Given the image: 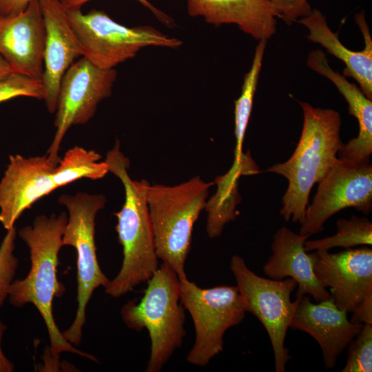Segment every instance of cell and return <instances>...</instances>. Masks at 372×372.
<instances>
[{"label":"cell","mask_w":372,"mask_h":372,"mask_svg":"<svg viewBox=\"0 0 372 372\" xmlns=\"http://www.w3.org/2000/svg\"><path fill=\"white\" fill-rule=\"evenodd\" d=\"M58 163L43 156L10 155L0 180V223L8 230L22 213L56 189L52 176Z\"/></svg>","instance_id":"13"},{"label":"cell","mask_w":372,"mask_h":372,"mask_svg":"<svg viewBox=\"0 0 372 372\" xmlns=\"http://www.w3.org/2000/svg\"><path fill=\"white\" fill-rule=\"evenodd\" d=\"M67 221L65 212L50 216L40 215L32 225L18 231L29 249L31 265L23 279L13 281L8 299L15 307L32 304L37 308L47 328L52 356L69 352L96 361L94 356L75 348L63 338L53 316L54 298L61 296L65 291L57 278V267Z\"/></svg>","instance_id":"1"},{"label":"cell","mask_w":372,"mask_h":372,"mask_svg":"<svg viewBox=\"0 0 372 372\" xmlns=\"http://www.w3.org/2000/svg\"><path fill=\"white\" fill-rule=\"evenodd\" d=\"M309 236L297 234L287 227L275 233L272 254L263 267L264 273L271 279H293L298 287L296 296L310 295L316 302L329 299L330 293L318 282L304 242Z\"/></svg>","instance_id":"17"},{"label":"cell","mask_w":372,"mask_h":372,"mask_svg":"<svg viewBox=\"0 0 372 372\" xmlns=\"http://www.w3.org/2000/svg\"><path fill=\"white\" fill-rule=\"evenodd\" d=\"M348 207L369 214L372 209V165L338 158L318 183L317 192L306 209L300 234L309 236L324 229V223Z\"/></svg>","instance_id":"11"},{"label":"cell","mask_w":372,"mask_h":372,"mask_svg":"<svg viewBox=\"0 0 372 372\" xmlns=\"http://www.w3.org/2000/svg\"><path fill=\"white\" fill-rule=\"evenodd\" d=\"M45 27L39 0L21 12L0 17V54L12 72L41 79Z\"/></svg>","instance_id":"15"},{"label":"cell","mask_w":372,"mask_h":372,"mask_svg":"<svg viewBox=\"0 0 372 372\" xmlns=\"http://www.w3.org/2000/svg\"><path fill=\"white\" fill-rule=\"evenodd\" d=\"M62 6L65 9H72V8H81V7L88 2L90 0H59ZM142 5L145 6L147 8L150 10L153 14L163 23L165 25L168 27H172L174 25V21L165 14L164 12H161L158 9L153 6L147 0H136Z\"/></svg>","instance_id":"29"},{"label":"cell","mask_w":372,"mask_h":372,"mask_svg":"<svg viewBox=\"0 0 372 372\" xmlns=\"http://www.w3.org/2000/svg\"><path fill=\"white\" fill-rule=\"evenodd\" d=\"M109 172L118 178L124 187L125 201L114 213L116 231L123 247V262L118 274L105 287V292L119 298L147 282L158 268L154 238L147 202V180H133L128 173L130 161L117 140L105 159Z\"/></svg>","instance_id":"3"},{"label":"cell","mask_w":372,"mask_h":372,"mask_svg":"<svg viewBox=\"0 0 372 372\" xmlns=\"http://www.w3.org/2000/svg\"><path fill=\"white\" fill-rule=\"evenodd\" d=\"M6 329V324L0 319V372H12L15 369L14 363L4 354L2 349V340Z\"/></svg>","instance_id":"32"},{"label":"cell","mask_w":372,"mask_h":372,"mask_svg":"<svg viewBox=\"0 0 372 372\" xmlns=\"http://www.w3.org/2000/svg\"><path fill=\"white\" fill-rule=\"evenodd\" d=\"M267 41L260 40L256 48L251 66L245 75L240 96L235 101V136L236 146L234 161L232 166L241 165L247 157L248 152H242L245 132L250 118L254 98L257 88L262 68Z\"/></svg>","instance_id":"22"},{"label":"cell","mask_w":372,"mask_h":372,"mask_svg":"<svg viewBox=\"0 0 372 372\" xmlns=\"http://www.w3.org/2000/svg\"><path fill=\"white\" fill-rule=\"evenodd\" d=\"M179 282L180 302L195 329L194 344L186 360L204 366L223 351L225 332L240 324L246 311L236 286L203 289L187 278Z\"/></svg>","instance_id":"8"},{"label":"cell","mask_w":372,"mask_h":372,"mask_svg":"<svg viewBox=\"0 0 372 372\" xmlns=\"http://www.w3.org/2000/svg\"><path fill=\"white\" fill-rule=\"evenodd\" d=\"M299 103L303 125L297 147L287 161L275 164L266 172L288 180L280 212L286 221L302 224L311 190L332 167L342 143L340 136L342 120L337 111L314 107L306 102Z\"/></svg>","instance_id":"2"},{"label":"cell","mask_w":372,"mask_h":372,"mask_svg":"<svg viewBox=\"0 0 372 372\" xmlns=\"http://www.w3.org/2000/svg\"><path fill=\"white\" fill-rule=\"evenodd\" d=\"M229 266L245 311L255 316L268 333L276 371H285L291 359L285 342L297 304L291 299L296 282L290 278L274 280L259 276L238 255L231 257Z\"/></svg>","instance_id":"9"},{"label":"cell","mask_w":372,"mask_h":372,"mask_svg":"<svg viewBox=\"0 0 372 372\" xmlns=\"http://www.w3.org/2000/svg\"><path fill=\"white\" fill-rule=\"evenodd\" d=\"M307 65L313 71L329 79L338 88L349 105V113L358 122L356 138L341 145L338 158L362 163L370 162L372 154V101L365 96L359 86L351 83L343 74L329 64L325 53L320 50L311 51Z\"/></svg>","instance_id":"20"},{"label":"cell","mask_w":372,"mask_h":372,"mask_svg":"<svg viewBox=\"0 0 372 372\" xmlns=\"http://www.w3.org/2000/svg\"><path fill=\"white\" fill-rule=\"evenodd\" d=\"M6 231L0 245V308L8 298L19 266V259L14 254L17 234L16 227Z\"/></svg>","instance_id":"27"},{"label":"cell","mask_w":372,"mask_h":372,"mask_svg":"<svg viewBox=\"0 0 372 372\" xmlns=\"http://www.w3.org/2000/svg\"><path fill=\"white\" fill-rule=\"evenodd\" d=\"M296 296L297 304L290 328L304 331L316 340L324 368L331 369L363 324L348 319V313L338 308L331 297L313 303L309 296Z\"/></svg>","instance_id":"14"},{"label":"cell","mask_w":372,"mask_h":372,"mask_svg":"<svg viewBox=\"0 0 372 372\" xmlns=\"http://www.w3.org/2000/svg\"><path fill=\"white\" fill-rule=\"evenodd\" d=\"M94 150L79 146L69 149L55 167L52 178L56 189L65 187L81 178L98 180L109 172L105 161Z\"/></svg>","instance_id":"23"},{"label":"cell","mask_w":372,"mask_h":372,"mask_svg":"<svg viewBox=\"0 0 372 372\" xmlns=\"http://www.w3.org/2000/svg\"><path fill=\"white\" fill-rule=\"evenodd\" d=\"M192 17H203L216 26L237 25L257 41L270 39L276 32L278 13L270 0H186Z\"/></svg>","instance_id":"18"},{"label":"cell","mask_w":372,"mask_h":372,"mask_svg":"<svg viewBox=\"0 0 372 372\" xmlns=\"http://www.w3.org/2000/svg\"><path fill=\"white\" fill-rule=\"evenodd\" d=\"M45 27L43 54L44 101L48 112L55 113L61 81L67 70L83 56L81 43L65 9L59 0H39Z\"/></svg>","instance_id":"16"},{"label":"cell","mask_w":372,"mask_h":372,"mask_svg":"<svg viewBox=\"0 0 372 372\" xmlns=\"http://www.w3.org/2000/svg\"><path fill=\"white\" fill-rule=\"evenodd\" d=\"M213 185L214 182H205L198 176L173 186L146 183L156 256L180 280L187 278L185 266L193 227L205 207Z\"/></svg>","instance_id":"4"},{"label":"cell","mask_w":372,"mask_h":372,"mask_svg":"<svg viewBox=\"0 0 372 372\" xmlns=\"http://www.w3.org/2000/svg\"><path fill=\"white\" fill-rule=\"evenodd\" d=\"M12 72L6 61L0 54V79Z\"/></svg>","instance_id":"33"},{"label":"cell","mask_w":372,"mask_h":372,"mask_svg":"<svg viewBox=\"0 0 372 372\" xmlns=\"http://www.w3.org/2000/svg\"><path fill=\"white\" fill-rule=\"evenodd\" d=\"M65 12L82 47L83 56L101 69H114L147 46L178 48L182 44L178 39L151 26H125L103 11L84 14L81 8H72Z\"/></svg>","instance_id":"7"},{"label":"cell","mask_w":372,"mask_h":372,"mask_svg":"<svg viewBox=\"0 0 372 372\" xmlns=\"http://www.w3.org/2000/svg\"><path fill=\"white\" fill-rule=\"evenodd\" d=\"M58 201L68 213L63 245L73 247L77 259L78 307L73 322L62 335L68 342L78 346L81 342L88 302L96 289L105 288L110 280L99 266L94 238L96 217L107 200L101 194L77 192L75 195L62 194Z\"/></svg>","instance_id":"6"},{"label":"cell","mask_w":372,"mask_h":372,"mask_svg":"<svg viewBox=\"0 0 372 372\" xmlns=\"http://www.w3.org/2000/svg\"><path fill=\"white\" fill-rule=\"evenodd\" d=\"M278 18L282 19L288 25L299 19L309 15L312 11L308 0H270Z\"/></svg>","instance_id":"28"},{"label":"cell","mask_w":372,"mask_h":372,"mask_svg":"<svg viewBox=\"0 0 372 372\" xmlns=\"http://www.w3.org/2000/svg\"><path fill=\"white\" fill-rule=\"evenodd\" d=\"M34 0H0V17H6L23 12Z\"/></svg>","instance_id":"31"},{"label":"cell","mask_w":372,"mask_h":372,"mask_svg":"<svg viewBox=\"0 0 372 372\" xmlns=\"http://www.w3.org/2000/svg\"><path fill=\"white\" fill-rule=\"evenodd\" d=\"M355 21L364 41L363 50L358 52L342 43L338 34L329 27L325 16L317 9H312L309 15L296 22L307 28V38L309 41L321 45L328 53L344 63L342 74L355 80L365 96L372 99V39L364 12L355 14Z\"/></svg>","instance_id":"19"},{"label":"cell","mask_w":372,"mask_h":372,"mask_svg":"<svg viewBox=\"0 0 372 372\" xmlns=\"http://www.w3.org/2000/svg\"><path fill=\"white\" fill-rule=\"evenodd\" d=\"M352 313L351 322L372 324V296L364 300Z\"/></svg>","instance_id":"30"},{"label":"cell","mask_w":372,"mask_h":372,"mask_svg":"<svg viewBox=\"0 0 372 372\" xmlns=\"http://www.w3.org/2000/svg\"><path fill=\"white\" fill-rule=\"evenodd\" d=\"M116 78L114 69H101L82 56L67 70L61 81L54 127L56 132L47 151L59 164L62 141L72 125H84L94 115L99 103L112 94Z\"/></svg>","instance_id":"10"},{"label":"cell","mask_w":372,"mask_h":372,"mask_svg":"<svg viewBox=\"0 0 372 372\" xmlns=\"http://www.w3.org/2000/svg\"><path fill=\"white\" fill-rule=\"evenodd\" d=\"M315 275L338 308L352 313L372 296V249L351 248L338 253L309 252Z\"/></svg>","instance_id":"12"},{"label":"cell","mask_w":372,"mask_h":372,"mask_svg":"<svg viewBox=\"0 0 372 372\" xmlns=\"http://www.w3.org/2000/svg\"><path fill=\"white\" fill-rule=\"evenodd\" d=\"M242 175V171L230 168L214 180L217 191L207 201L204 209L207 212L206 230L209 238L220 236L225 225L235 220L236 207L241 200L238 190V179Z\"/></svg>","instance_id":"21"},{"label":"cell","mask_w":372,"mask_h":372,"mask_svg":"<svg viewBox=\"0 0 372 372\" xmlns=\"http://www.w3.org/2000/svg\"><path fill=\"white\" fill-rule=\"evenodd\" d=\"M336 227L337 233L333 236L318 240H307L304 250L311 252L328 251L338 247L347 249L359 245L371 246L372 223L369 219L352 216L350 219H339Z\"/></svg>","instance_id":"24"},{"label":"cell","mask_w":372,"mask_h":372,"mask_svg":"<svg viewBox=\"0 0 372 372\" xmlns=\"http://www.w3.org/2000/svg\"><path fill=\"white\" fill-rule=\"evenodd\" d=\"M372 324H363L360 331L349 344L342 372H371Z\"/></svg>","instance_id":"25"},{"label":"cell","mask_w":372,"mask_h":372,"mask_svg":"<svg viewBox=\"0 0 372 372\" xmlns=\"http://www.w3.org/2000/svg\"><path fill=\"white\" fill-rule=\"evenodd\" d=\"M41 79L11 72L0 79V103L19 96L44 99Z\"/></svg>","instance_id":"26"},{"label":"cell","mask_w":372,"mask_h":372,"mask_svg":"<svg viewBox=\"0 0 372 372\" xmlns=\"http://www.w3.org/2000/svg\"><path fill=\"white\" fill-rule=\"evenodd\" d=\"M147 282L141 300L127 302L121 313L129 328L148 331L151 351L145 371L159 372L183 344L185 309L178 276L167 265L163 262Z\"/></svg>","instance_id":"5"}]
</instances>
